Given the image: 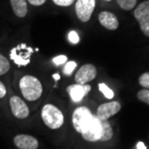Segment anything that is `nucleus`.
I'll list each match as a JSON object with an SVG mask.
<instances>
[{
  "mask_svg": "<svg viewBox=\"0 0 149 149\" xmlns=\"http://www.w3.org/2000/svg\"><path fill=\"white\" fill-rule=\"evenodd\" d=\"M94 116L87 107L82 106L75 109L72 115V123L76 132L84 133L91 124Z\"/></svg>",
  "mask_w": 149,
  "mask_h": 149,
  "instance_id": "nucleus-3",
  "label": "nucleus"
},
{
  "mask_svg": "<svg viewBox=\"0 0 149 149\" xmlns=\"http://www.w3.org/2000/svg\"><path fill=\"white\" fill-rule=\"evenodd\" d=\"M138 98L139 100L149 104V90L144 89L139 91L138 93Z\"/></svg>",
  "mask_w": 149,
  "mask_h": 149,
  "instance_id": "nucleus-20",
  "label": "nucleus"
},
{
  "mask_svg": "<svg viewBox=\"0 0 149 149\" xmlns=\"http://www.w3.org/2000/svg\"><path fill=\"white\" fill-rule=\"evenodd\" d=\"M97 70L92 64H85L82 65L74 75V80L77 84L85 85L91 82L96 77Z\"/></svg>",
  "mask_w": 149,
  "mask_h": 149,
  "instance_id": "nucleus-7",
  "label": "nucleus"
},
{
  "mask_svg": "<svg viewBox=\"0 0 149 149\" xmlns=\"http://www.w3.org/2000/svg\"><path fill=\"white\" fill-rule=\"evenodd\" d=\"M11 109L13 114L17 118H26L29 115V109L27 104L18 96L11 97L10 100Z\"/></svg>",
  "mask_w": 149,
  "mask_h": 149,
  "instance_id": "nucleus-9",
  "label": "nucleus"
},
{
  "mask_svg": "<svg viewBox=\"0 0 149 149\" xmlns=\"http://www.w3.org/2000/svg\"><path fill=\"white\" fill-rule=\"evenodd\" d=\"M22 47L21 45V46H18L17 47L13 48L11 51V58L19 66L26 65L29 62V59H28L29 55L24 53L25 52H23V53H22Z\"/></svg>",
  "mask_w": 149,
  "mask_h": 149,
  "instance_id": "nucleus-13",
  "label": "nucleus"
},
{
  "mask_svg": "<svg viewBox=\"0 0 149 149\" xmlns=\"http://www.w3.org/2000/svg\"><path fill=\"white\" fill-rule=\"evenodd\" d=\"M27 1L33 6H41L46 2V0H27Z\"/></svg>",
  "mask_w": 149,
  "mask_h": 149,
  "instance_id": "nucleus-26",
  "label": "nucleus"
},
{
  "mask_svg": "<svg viewBox=\"0 0 149 149\" xmlns=\"http://www.w3.org/2000/svg\"><path fill=\"white\" fill-rule=\"evenodd\" d=\"M6 94H7V91H6L5 85L2 81H0V99L3 98L6 95Z\"/></svg>",
  "mask_w": 149,
  "mask_h": 149,
  "instance_id": "nucleus-25",
  "label": "nucleus"
},
{
  "mask_svg": "<svg viewBox=\"0 0 149 149\" xmlns=\"http://www.w3.org/2000/svg\"><path fill=\"white\" fill-rule=\"evenodd\" d=\"M52 61L54 62V64H56V65H63L67 61V56H65V55H60V56L54 57Z\"/></svg>",
  "mask_w": 149,
  "mask_h": 149,
  "instance_id": "nucleus-22",
  "label": "nucleus"
},
{
  "mask_svg": "<svg viewBox=\"0 0 149 149\" xmlns=\"http://www.w3.org/2000/svg\"><path fill=\"white\" fill-rule=\"evenodd\" d=\"M91 90V86L89 85H80L75 84L68 86L67 92L69 93L71 100L74 102H80L83 100L85 97Z\"/></svg>",
  "mask_w": 149,
  "mask_h": 149,
  "instance_id": "nucleus-10",
  "label": "nucleus"
},
{
  "mask_svg": "<svg viewBox=\"0 0 149 149\" xmlns=\"http://www.w3.org/2000/svg\"><path fill=\"white\" fill-rule=\"evenodd\" d=\"M137 148L138 149H147L145 144L143 143V142H139L138 144H137Z\"/></svg>",
  "mask_w": 149,
  "mask_h": 149,
  "instance_id": "nucleus-27",
  "label": "nucleus"
},
{
  "mask_svg": "<svg viewBox=\"0 0 149 149\" xmlns=\"http://www.w3.org/2000/svg\"><path fill=\"white\" fill-rule=\"evenodd\" d=\"M139 84L145 89H149V72H145L139 77Z\"/></svg>",
  "mask_w": 149,
  "mask_h": 149,
  "instance_id": "nucleus-21",
  "label": "nucleus"
},
{
  "mask_svg": "<svg viewBox=\"0 0 149 149\" xmlns=\"http://www.w3.org/2000/svg\"><path fill=\"white\" fill-rule=\"evenodd\" d=\"M10 69V63L4 56L0 53V75L6 74Z\"/></svg>",
  "mask_w": 149,
  "mask_h": 149,
  "instance_id": "nucleus-17",
  "label": "nucleus"
},
{
  "mask_svg": "<svg viewBox=\"0 0 149 149\" xmlns=\"http://www.w3.org/2000/svg\"><path fill=\"white\" fill-rule=\"evenodd\" d=\"M19 87L23 97L29 101H35L42 95V85L37 77L25 75L19 82Z\"/></svg>",
  "mask_w": 149,
  "mask_h": 149,
  "instance_id": "nucleus-1",
  "label": "nucleus"
},
{
  "mask_svg": "<svg viewBox=\"0 0 149 149\" xmlns=\"http://www.w3.org/2000/svg\"><path fill=\"white\" fill-rule=\"evenodd\" d=\"M104 1H107V2H109V1H112V0H104Z\"/></svg>",
  "mask_w": 149,
  "mask_h": 149,
  "instance_id": "nucleus-29",
  "label": "nucleus"
},
{
  "mask_svg": "<svg viewBox=\"0 0 149 149\" xmlns=\"http://www.w3.org/2000/svg\"><path fill=\"white\" fill-rule=\"evenodd\" d=\"M76 66H77V64H76L75 61H68L66 64L65 65L64 69H63V73L65 75H70L73 73L74 69L76 68Z\"/></svg>",
  "mask_w": 149,
  "mask_h": 149,
  "instance_id": "nucleus-19",
  "label": "nucleus"
},
{
  "mask_svg": "<svg viewBox=\"0 0 149 149\" xmlns=\"http://www.w3.org/2000/svg\"><path fill=\"white\" fill-rule=\"evenodd\" d=\"M52 77L54 78V80H56V81H57V80H59L60 79H61V76H60V74H52Z\"/></svg>",
  "mask_w": 149,
  "mask_h": 149,
  "instance_id": "nucleus-28",
  "label": "nucleus"
},
{
  "mask_svg": "<svg viewBox=\"0 0 149 149\" xmlns=\"http://www.w3.org/2000/svg\"><path fill=\"white\" fill-rule=\"evenodd\" d=\"M42 118L44 123L52 129L60 128L64 123V115L57 107L47 104L42 109Z\"/></svg>",
  "mask_w": 149,
  "mask_h": 149,
  "instance_id": "nucleus-2",
  "label": "nucleus"
},
{
  "mask_svg": "<svg viewBox=\"0 0 149 149\" xmlns=\"http://www.w3.org/2000/svg\"><path fill=\"white\" fill-rule=\"evenodd\" d=\"M99 89H100V92L103 93V95L105 96L107 99L111 100V99L113 98V96H114L113 91H112L109 87H108L105 84H104V83H100V84H99Z\"/></svg>",
  "mask_w": 149,
  "mask_h": 149,
  "instance_id": "nucleus-18",
  "label": "nucleus"
},
{
  "mask_svg": "<svg viewBox=\"0 0 149 149\" xmlns=\"http://www.w3.org/2000/svg\"><path fill=\"white\" fill-rule=\"evenodd\" d=\"M133 14L139 22L142 32L149 37V0L141 3L134 10Z\"/></svg>",
  "mask_w": 149,
  "mask_h": 149,
  "instance_id": "nucleus-4",
  "label": "nucleus"
},
{
  "mask_svg": "<svg viewBox=\"0 0 149 149\" xmlns=\"http://www.w3.org/2000/svg\"><path fill=\"white\" fill-rule=\"evenodd\" d=\"M55 4L58 6H61V7H68L70 6L74 0H52Z\"/></svg>",
  "mask_w": 149,
  "mask_h": 149,
  "instance_id": "nucleus-24",
  "label": "nucleus"
},
{
  "mask_svg": "<svg viewBox=\"0 0 149 149\" xmlns=\"http://www.w3.org/2000/svg\"><path fill=\"white\" fill-rule=\"evenodd\" d=\"M119 7L126 11L132 10L136 6L137 0H116Z\"/></svg>",
  "mask_w": 149,
  "mask_h": 149,
  "instance_id": "nucleus-16",
  "label": "nucleus"
},
{
  "mask_svg": "<svg viewBox=\"0 0 149 149\" xmlns=\"http://www.w3.org/2000/svg\"><path fill=\"white\" fill-rule=\"evenodd\" d=\"M68 37H69V41L72 43V44H77V43L80 42L79 35L77 34V32H74V31L70 32L69 35H68Z\"/></svg>",
  "mask_w": 149,
  "mask_h": 149,
  "instance_id": "nucleus-23",
  "label": "nucleus"
},
{
  "mask_svg": "<svg viewBox=\"0 0 149 149\" xmlns=\"http://www.w3.org/2000/svg\"><path fill=\"white\" fill-rule=\"evenodd\" d=\"M11 6L14 14L18 17H24L27 13L26 0H10Z\"/></svg>",
  "mask_w": 149,
  "mask_h": 149,
  "instance_id": "nucleus-14",
  "label": "nucleus"
},
{
  "mask_svg": "<svg viewBox=\"0 0 149 149\" xmlns=\"http://www.w3.org/2000/svg\"><path fill=\"white\" fill-rule=\"evenodd\" d=\"M83 139L88 142L100 141L102 138V123L100 118L94 116L91 124L83 133H81Z\"/></svg>",
  "mask_w": 149,
  "mask_h": 149,
  "instance_id": "nucleus-6",
  "label": "nucleus"
},
{
  "mask_svg": "<svg viewBox=\"0 0 149 149\" xmlns=\"http://www.w3.org/2000/svg\"><path fill=\"white\" fill-rule=\"evenodd\" d=\"M95 8V0H77L75 4V13L80 21L87 22L90 21Z\"/></svg>",
  "mask_w": 149,
  "mask_h": 149,
  "instance_id": "nucleus-5",
  "label": "nucleus"
},
{
  "mask_svg": "<svg viewBox=\"0 0 149 149\" xmlns=\"http://www.w3.org/2000/svg\"><path fill=\"white\" fill-rule=\"evenodd\" d=\"M14 144L19 149H37L38 148V141L36 138L27 134L17 135L13 139Z\"/></svg>",
  "mask_w": 149,
  "mask_h": 149,
  "instance_id": "nucleus-11",
  "label": "nucleus"
},
{
  "mask_svg": "<svg viewBox=\"0 0 149 149\" xmlns=\"http://www.w3.org/2000/svg\"><path fill=\"white\" fill-rule=\"evenodd\" d=\"M121 109V105L118 101H112L100 104L97 112L96 117L100 120H107L108 118L118 113Z\"/></svg>",
  "mask_w": 149,
  "mask_h": 149,
  "instance_id": "nucleus-8",
  "label": "nucleus"
},
{
  "mask_svg": "<svg viewBox=\"0 0 149 149\" xmlns=\"http://www.w3.org/2000/svg\"><path fill=\"white\" fill-rule=\"evenodd\" d=\"M99 21L104 27L108 30H116L118 27V21L117 17L110 12L104 11L99 14Z\"/></svg>",
  "mask_w": 149,
  "mask_h": 149,
  "instance_id": "nucleus-12",
  "label": "nucleus"
},
{
  "mask_svg": "<svg viewBox=\"0 0 149 149\" xmlns=\"http://www.w3.org/2000/svg\"><path fill=\"white\" fill-rule=\"evenodd\" d=\"M102 123V142H106L112 139L113 137V129L110 123L107 120H101Z\"/></svg>",
  "mask_w": 149,
  "mask_h": 149,
  "instance_id": "nucleus-15",
  "label": "nucleus"
}]
</instances>
